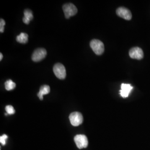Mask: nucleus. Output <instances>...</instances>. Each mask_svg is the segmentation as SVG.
I'll return each mask as SVG.
<instances>
[{
	"label": "nucleus",
	"mask_w": 150,
	"mask_h": 150,
	"mask_svg": "<svg viewBox=\"0 0 150 150\" xmlns=\"http://www.w3.org/2000/svg\"><path fill=\"white\" fill-rule=\"evenodd\" d=\"M116 13L119 17L126 20H130L132 18V13L131 11L124 7L118 8L116 10Z\"/></svg>",
	"instance_id": "obj_8"
},
{
	"label": "nucleus",
	"mask_w": 150,
	"mask_h": 150,
	"mask_svg": "<svg viewBox=\"0 0 150 150\" xmlns=\"http://www.w3.org/2000/svg\"><path fill=\"white\" fill-rule=\"evenodd\" d=\"M75 144L79 149L86 148L88 146V139L84 134H77L74 138Z\"/></svg>",
	"instance_id": "obj_4"
},
{
	"label": "nucleus",
	"mask_w": 150,
	"mask_h": 150,
	"mask_svg": "<svg viewBox=\"0 0 150 150\" xmlns=\"http://www.w3.org/2000/svg\"><path fill=\"white\" fill-rule=\"evenodd\" d=\"M8 138V136L6 134H3L0 137V142L3 146H5L6 144V139Z\"/></svg>",
	"instance_id": "obj_15"
},
{
	"label": "nucleus",
	"mask_w": 150,
	"mask_h": 150,
	"mask_svg": "<svg viewBox=\"0 0 150 150\" xmlns=\"http://www.w3.org/2000/svg\"><path fill=\"white\" fill-rule=\"evenodd\" d=\"M46 55L47 51L45 48H38L35 50L32 54V59L34 62H39L44 59Z\"/></svg>",
	"instance_id": "obj_6"
},
{
	"label": "nucleus",
	"mask_w": 150,
	"mask_h": 150,
	"mask_svg": "<svg viewBox=\"0 0 150 150\" xmlns=\"http://www.w3.org/2000/svg\"><path fill=\"white\" fill-rule=\"evenodd\" d=\"M50 86L48 85H43V86H42L40 87V91L38 93V97H39V98L41 100H42L43 98V95L48 94L50 93Z\"/></svg>",
	"instance_id": "obj_11"
},
{
	"label": "nucleus",
	"mask_w": 150,
	"mask_h": 150,
	"mask_svg": "<svg viewBox=\"0 0 150 150\" xmlns=\"http://www.w3.org/2000/svg\"><path fill=\"white\" fill-rule=\"evenodd\" d=\"M64 16L66 18H69L70 17L75 16L77 13V9L74 4L71 3L66 4L62 7Z\"/></svg>",
	"instance_id": "obj_2"
},
{
	"label": "nucleus",
	"mask_w": 150,
	"mask_h": 150,
	"mask_svg": "<svg viewBox=\"0 0 150 150\" xmlns=\"http://www.w3.org/2000/svg\"><path fill=\"white\" fill-rule=\"evenodd\" d=\"M33 18V16L32 14V12L29 9L25 10L24 11V17L23 18V22L26 24L28 25L30 23V21L32 20V19Z\"/></svg>",
	"instance_id": "obj_10"
},
{
	"label": "nucleus",
	"mask_w": 150,
	"mask_h": 150,
	"mask_svg": "<svg viewBox=\"0 0 150 150\" xmlns=\"http://www.w3.org/2000/svg\"><path fill=\"white\" fill-rule=\"evenodd\" d=\"M6 111L9 115H13L15 113V110L13 107L11 105H7L6 106Z\"/></svg>",
	"instance_id": "obj_14"
},
{
	"label": "nucleus",
	"mask_w": 150,
	"mask_h": 150,
	"mask_svg": "<svg viewBox=\"0 0 150 150\" xmlns=\"http://www.w3.org/2000/svg\"><path fill=\"white\" fill-rule=\"evenodd\" d=\"M90 46L97 55H101L105 50L104 45L100 40L94 39L90 42Z\"/></svg>",
	"instance_id": "obj_1"
},
{
	"label": "nucleus",
	"mask_w": 150,
	"mask_h": 150,
	"mask_svg": "<svg viewBox=\"0 0 150 150\" xmlns=\"http://www.w3.org/2000/svg\"><path fill=\"white\" fill-rule=\"evenodd\" d=\"M121 89L120 91V93L121 96L123 98H126L129 96V93L133 88V87L130 84L127 83H122L121 87Z\"/></svg>",
	"instance_id": "obj_9"
},
{
	"label": "nucleus",
	"mask_w": 150,
	"mask_h": 150,
	"mask_svg": "<svg viewBox=\"0 0 150 150\" xmlns=\"http://www.w3.org/2000/svg\"><path fill=\"white\" fill-rule=\"evenodd\" d=\"M28 36L26 33H21L17 36L16 40L18 42L21 43H26L28 41Z\"/></svg>",
	"instance_id": "obj_12"
},
{
	"label": "nucleus",
	"mask_w": 150,
	"mask_h": 150,
	"mask_svg": "<svg viewBox=\"0 0 150 150\" xmlns=\"http://www.w3.org/2000/svg\"><path fill=\"white\" fill-rule=\"evenodd\" d=\"M5 26V21L3 19H1L0 21V32L1 33H3L4 32V27Z\"/></svg>",
	"instance_id": "obj_16"
},
{
	"label": "nucleus",
	"mask_w": 150,
	"mask_h": 150,
	"mask_svg": "<svg viewBox=\"0 0 150 150\" xmlns=\"http://www.w3.org/2000/svg\"><path fill=\"white\" fill-rule=\"evenodd\" d=\"M5 88L7 91H11L16 87V83L11 80H8L5 82Z\"/></svg>",
	"instance_id": "obj_13"
},
{
	"label": "nucleus",
	"mask_w": 150,
	"mask_h": 150,
	"mask_svg": "<svg viewBox=\"0 0 150 150\" xmlns=\"http://www.w3.org/2000/svg\"><path fill=\"white\" fill-rule=\"evenodd\" d=\"M54 74L55 76L59 79L63 80L66 77V71L64 66L61 64H54L53 68Z\"/></svg>",
	"instance_id": "obj_3"
},
{
	"label": "nucleus",
	"mask_w": 150,
	"mask_h": 150,
	"mask_svg": "<svg viewBox=\"0 0 150 150\" xmlns=\"http://www.w3.org/2000/svg\"><path fill=\"white\" fill-rule=\"evenodd\" d=\"M70 122L74 126H78L83 122V116L80 112H74L71 113L69 116Z\"/></svg>",
	"instance_id": "obj_5"
},
{
	"label": "nucleus",
	"mask_w": 150,
	"mask_h": 150,
	"mask_svg": "<svg viewBox=\"0 0 150 150\" xmlns=\"http://www.w3.org/2000/svg\"><path fill=\"white\" fill-rule=\"evenodd\" d=\"M129 55L133 59H141L144 58V52L139 47H134L131 48L129 51Z\"/></svg>",
	"instance_id": "obj_7"
},
{
	"label": "nucleus",
	"mask_w": 150,
	"mask_h": 150,
	"mask_svg": "<svg viewBox=\"0 0 150 150\" xmlns=\"http://www.w3.org/2000/svg\"><path fill=\"white\" fill-rule=\"evenodd\" d=\"M2 58H3V54L2 53H1L0 54V61H1L2 59Z\"/></svg>",
	"instance_id": "obj_17"
}]
</instances>
